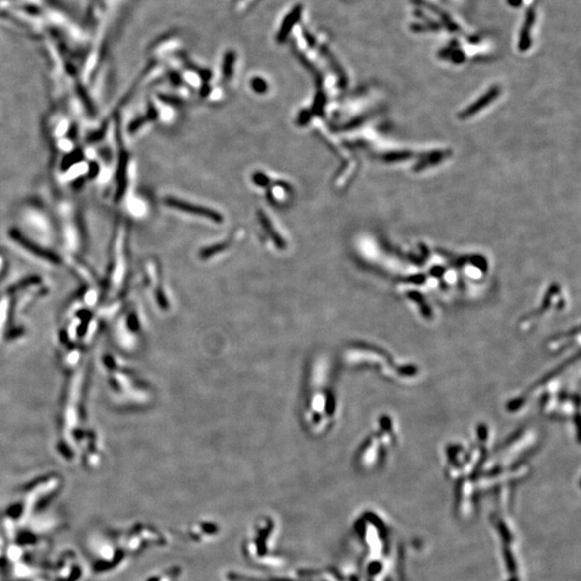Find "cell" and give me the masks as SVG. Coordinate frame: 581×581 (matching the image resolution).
Returning a JSON list of instances; mask_svg holds the SVG:
<instances>
[{
  "mask_svg": "<svg viewBox=\"0 0 581 581\" xmlns=\"http://www.w3.org/2000/svg\"><path fill=\"white\" fill-rule=\"evenodd\" d=\"M537 0H532L530 4H527L526 8V15L523 19V24L520 28L519 35V49L521 51H525L529 49V46L532 44L533 41V32L537 27L538 21V13L536 10Z\"/></svg>",
  "mask_w": 581,
  "mask_h": 581,
  "instance_id": "6da1fadb",
  "label": "cell"
},
{
  "mask_svg": "<svg viewBox=\"0 0 581 581\" xmlns=\"http://www.w3.org/2000/svg\"><path fill=\"white\" fill-rule=\"evenodd\" d=\"M298 16H299V9H296L295 11L291 13V15L288 18H286V21H285L283 27H282V30H281V40L284 39L285 35L289 32V29L292 27V25L294 24V21H295L296 18H298Z\"/></svg>",
  "mask_w": 581,
  "mask_h": 581,
  "instance_id": "3957f363",
  "label": "cell"
},
{
  "mask_svg": "<svg viewBox=\"0 0 581 581\" xmlns=\"http://www.w3.org/2000/svg\"><path fill=\"white\" fill-rule=\"evenodd\" d=\"M167 204H169L172 207H176V208H179L181 210H185L188 212H192V213H195V215H200V216H206L208 218H211L215 220V221H221V217H220L218 213L215 212H211L208 209H204V208H200V207H196V206H192L190 204H186L183 202H180V200L177 199H172L169 198L167 199Z\"/></svg>",
  "mask_w": 581,
  "mask_h": 581,
  "instance_id": "7a4b0ae2",
  "label": "cell"
}]
</instances>
